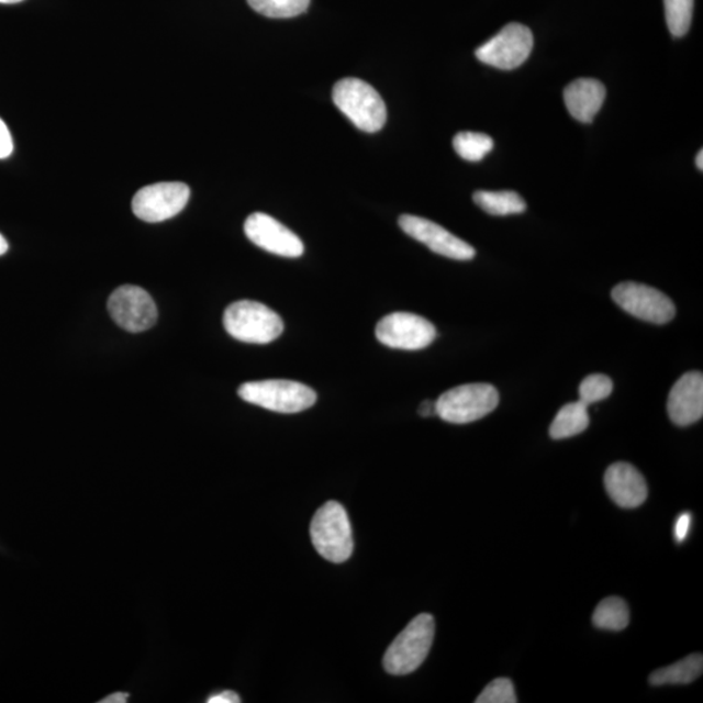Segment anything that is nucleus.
Here are the masks:
<instances>
[{
    "label": "nucleus",
    "instance_id": "nucleus-1",
    "mask_svg": "<svg viewBox=\"0 0 703 703\" xmlns=\"http://www.w3.org/2000/svg\"><path fill=\"white\" fill-rule=\"evenodd\" d=\"M333 100L342 114L356 129L375 133L381 131L387 121V109L378 91L356 77H347L335 83Z\"/></svg>",
    "mask_w": 703,
    "mask_h": 703
},
{
    "label": "nucleus",
    "instance_id": "nucleus-2",
    "mask_svg": "<svg viewBox=\"0 0 703 703\" xmlns=\"http://www.w3.org/2000/svg\"><path fill=\"white\" fill-rule=\"evenodd\" d=\"M223 325L236 341L252 344H269L284 330L283 321L272 309L250 300L231 304L224 312Z\"/></svg>",
    "mask_w": 703,
    "mask_h": 703
},
{
    "label": "nucleus",
    "instance_id": "nucleus-3",
    "mask_svg": "<svg viewBox=\"0 0 703 703\" xmlns=\"http://www.w3.org/2000/svg\"><path fill=\"white\" fill-rule=\"evenodd\" d=\"M434 635L435 622L431 614L414 617L387 649L383 658L384 670L395 677L416 671L432 649Z\"/></svg>",
    "mask_w": 703,
    "mask_h": 703
},
{
    "label": "nucleus",
    "instance_id": "nucleus-4",
    "mask_svg": "<svg viewBox=\"0 0 703 703\" xmlns=\"http://www.w3.org/2000/svg\"><path fill=\"white\" fill-rule=\"evenodd\" d=\"M237 393L246 403L286 414L306 411L316 402V393L311 387L284 379L246 382L238 387Z\"/></svg>",
    "mask_w": 703,
    "mask_h": 703
},
{
    "label": "nucleus",
    "instance_id": "nucleus-5",
    "mask_svg": "<svg viewBox=\"0 0 703 703\" xmlns=\"http://www.w3.org/2000/svg\"><path fill=\"white\" fill-rule=\"evenodd\" d=\"M311 537L316 553L328 561H346L354 551L348 513L341 503L330 501L316 511Z\"/></svg>",
    "mask_w": 703,
    "mask_h": 703
},
{
    "label": "nucleus",
    "instance_id": "nucleus-6",
    "mask_svg": "<svg viewBox=\"0 0 703 703\" xmlns=\"http://www.w3.org/2000/svg\"><path fill=\"white\" fill-rule=\"evenodd\" d=\"M499 404V392L489 383L457 386L435 402L437 416L449 424L464 425L488 416Z\"/></svg>",
    "mask_w": 703,
    "mask_h": 703
},
{
    "label": "nucleus",
    "instance_id": "nucleus-7",
    "mask_svg": "<svg viewBox=\"0 0 703 703\" xmlns=\"http://www.w3.org/2000/svg\"><path fill=\"white\" fill-rule=\"evenodd\" d=\"M534 45L529 27L511 23L476 51L477 59L498 69H515L526 62Z\"/></svg>",
    "mask_w": 703,
    "mask_h": 703
},
{
    "label": "nucleus",
    "instance_id": "nucleus-8",
    "mask_svg": "<svg viewBox=\"0 0 703 703\" xmlns=\"http://www.w3.org/2000/svg\"><path fill=\"white\" fill-rule=\"evenodd\" d=\"M189 197L191 189L185 182H157L140 189L133 197L132 210L141 221L165 222L185 210Z\"/></svg>",
    "mask_w": 703,
    "mask_h": 703
},
{
    "label": "nucleus",
    "instance_id": "nucleus-9",
    "mask_svg": "<svg viewBox=\"0 0 703 703\" xmlns=\"http://www.w3.org/2000/svg\"><path fill=\"white\" fill-rule=\"evenodd\" d=\"M111 319L125 332L137 334L156 325L158 309L144 288L136 286L119 287L108 302Z\"/></svg>",
    "mask_w": 703,
    "mask_h": 703
},
{
    "label": "nucleus",
    "instance_id": "nucleus-10",
    "mask_svg": "<svg viewBox=\"0 0 703 703\" xmlns=\"http://www.w3.org/2000/svg\"><path fill=\"white\" fill-rule=\"evenodd\" d=\"M376 336L386 347L419 350L437 337V328L424 316L412 313H392L378 322Z\"/></svg>",
    "mask_w": 703,
    "mask_h": 703
},
{
    "label": "nucleus",
    "instance_id": "nucleus-11",
    "mask_svg": "<svg viewBox=\"0 0 703 703\" xmlns=\"http://www.w3.org/2000/svg\"><path fill=\"white\" fill-rule=\"evenodd\" d=\"M613 300L623 311L656 325H665L677 314V308L665 293L633 281L616 286L613 290Z\"/></svg>",
    "mask_w": 703,
    "mask_h": 703
},
{
    "label": "nucleus",
    "instance_id": "nucleus-12",
    "mask_svg": "<svg viewBox=\"0 0 703 703\" xmlns=\"http://www.w3.org/2000/svg\"><path fill=\"white\" fill-rule=\"evenodd\" d=\"M399 226L414 241L425 244L427 248L440 256L457 259V261H469L476 256L472 245L425 217L405 214L399 217Z\"/></svg>",
    "mask_w": 703,
    "mask_h": 703
},
{
    "label": "nucleus",
    "instance_id": "nucleus-13",
    "mask_svg": "<svg viewBox=\"0 0 703 703\" xmlns=\"http://www.w3.org/2000/svg\"><path fill=\"white\" fill-rule=\"evenodd\" d=\"M244 232L249 241L272 255L298 258L304 255V244L284 224L264 213H255L245 221Z\"/></svg>",
    "mask_w": 703,
    "mask_h": 703
},
{
    "label": "nucleus",
    "instance_id": "nucleus-14",
    "mask_svg": "<svg viewBox=\"0 0 703 703\" xmlns=\"http://www.w3.org/2000/svg\"><path fill=\"white\" fill-rule=\"evenodd\" d=\"M668 416L674 425L689 426L702 419L703 376L700 371L685 372L673 384L667 402Z\"/></svg>",
    "mask_w": 703,
    "mask_h": 703
},
{
    "label": "nucleus",
    "instance_id": "nucleus-15",
    "mask_svg": "<svg viewBox=\"0 0 703 703\" xmlns=\"http://www.w3.org/2000/svg\"><path fill=\"white\" fill-rule=\"evenodd\" d=\"M604 487L622 509H637L648 498V484L638 470L628 462H616L604 475Z\"/></svg>",
    "mask_w": 703,
    "mask_h": 703
},
{
    "label": "nucleus",
    "instance_id": "nucleus-16",
    "mask_svg": "<svg viewBox=\"0 0 703 703\" xmlns=\"http://www.w3.org/2000/svg\"><path fill=\"white\" fill-rule=\"evenodd\" d=\"M606 100V88L595 79H578L565 90V103L576 121L592 123Z\"/></svg>",
    "mask_w": 703,
    "mask_h": 703
},
{
    "label": "nucleus",
    "instance_id": "nucleus-17",
    "mask_svg": "<svg viewBox=\"0 0 703 703\" xmlns=\"http://www.w3.org/2000/svg\"><path fill=\"white\" fill-rule=\"evenodd\" d=\"M703 671V658L701 654H692L680 662L659 668L650 674L649 683L652 687L691 684L698 680Z\"/></svg>",
    "mask_w": 703,
    "mask_h": 703
},
{
    "label": "nucleus",
    "instance_id": "nucleus-18",
    "mask_svg": "<svg viewBox=\"0 0 703 703\" xmlns=\"http://www.w3.org/2000/svg\"><path fill=\"white\" fill-rule=\"evenodd\" d=\"M588 405L582 402L569 403L561 408L550 426L553 439L572 438L589 426Z\"/></svg>",
    "mask_w": 703,
    "mask_h": 703
},
{
    "label": "nucleus",
    "instance_id": "nucleus-19",
    "mask_svg": "<svg viewBox=\"0 0 703 703\" xmlns=\"http://www.w3.org/2000/svg\"><path fill=\"white\" fill-rule=\"evenodd\" d=\"M473 201L478 208L487 211L490 215L522 214L526 210V202L523 197L512 191H478L473 194Z\"/></svg>",
    "mask_w": 703,
    "mask_h": 703
},
{
    "label": "nucleus",
    "instance_id": "nucleus-20",
    "mask_svg": "<svg viewBox=\"0 0 703 703\" xmlns=\"http://www.w3.org/2000/svg\"><path fill=\"white\" fill-rule=\"evenodd\" d=\"M593 623L596 628L606 631H623L629 624V609L627 603L618 596L603 600L594 611Z\"/></svg>",
    "mask_w": 703,
    "mask_h": 703
},
{
    "label": "nucleus",
    "instance_id": "nucleus-21",
    "mask_svg": "<svg viewBox=\"0 0 703 703\" xmlns=\"http://www.w3.org/2000/svg\"><path fill=\"white\" fill-rule=\"evenodd\" d=\"M494 147V140L484 133L460 132L454 138V149L462 159L480 161Z\"/></svg>",
    "mask_w": 703,
    "mask_h": 703
},
{
    "label": "nucleus",
    "instance_id": "nucleus-22",
    "mask_svg": "<svg viewBox=\"0 0 703 703\" xmlns=\"http://www.w3.org/2000/svg\"><path fill=\"white\" fill-rule=\"evenodd\" d=\"M248 3L266 18L290 19L304 13L311 0H248Z\"/></svg>",
    "mask_w": 703,
    "mask_h": 703
},
{
    "label": "nucleus",
    "instance_id": "nucleus-23",
    "mask_svg": "<svg viewBox=\"0 0 703 703\" xmlns=\"http://www.w3.org/2000/svg\"><path fill=\"white\" fill-rule=\"evenodd\" d=\"M694 0H665L666 21L673 37H683L691 30Z\"/></svg>",
    "mask_w": 703,
    "mask_h": 703
},
{
    "label": "nucleus",
    "instance_id": "nucleus-24",
    "mask_svg": "<svg viewBox=\"0 0 703 703\" xmlns=\"http://www.w3.org/2000/svg\"><path fill=\"white\" fill-rule=\"evenodd\" d=\"M614 383L607 376L592 375L583 379L580 384V402L585 405L595 404L607 399L613 392Z\"/></svg>",
    "mask_w": 703,
    "mask_h": 703
},
{
    "label": "nucleus",
    "instance_id": "nucleus-25",
    "mask_svg": "<svg viewBox=\"0 0 703 703\" xmlns=\"http://www.w3.org/2000/svg\"><path fill=\"white\" fill-rule=\"evenodd\" d=\"M517 698L512 681L505 678H499L483 689L478 695L476 703H516Z\"/></svg>",
    "mask_w": 703,
    "mask_h": 703
},
{
    "label": "nucleus",
    "instance_id": "nucleus-26",
    "mask_svg": "<svg viewBox=\"0 0 703 703\" xmlns=\"http://www.w3.org/2000/svg\"><path fill=\"white\" fill-rule=\"evenodd\" d=\"M13 152V140L9 126L0 119V159H5Z\"/></svg>",
    "mask_w": 703,
    "mask_h": 703
},
{
    "label": "nucleus",
    "instance_id": "nucleus-27",
    "mask_svg": "<svg viewBox=\"0 0 703 703\" xmlns=\"http://www.w3.org/2000/svg\"><path fill=\"white\" fill-rule=\"evenodd\" d=\"M692 515L689 512L681 513L674 524V537L678 543H684L688 537L689 529H691Z\"/></svg>",
    "mask_w": 703,
    "mask_h": 703
},
{
    "label": "nucleus",
    "instance_id": "nucleus-28",
    "mask_svg": "<svg viewBox=\"0 0 703 703\" xmlns=\"http://www.w3.org/2000/svg\"><path fill=\"white\" fill-rule=\"evenodd\" d=\"M238 694L232 691H224L214 695L208 700L209 703H238L241 702Z\"/></svg>",
    "mask_w": 703,
    "mask_h": 703
},
{
    "label": "nucleus",
    "instance_id": "nucleus-29",
    "mask_svg": "<svg viewBox=\"0 0 703 703\" xmlns=\"http://www.w3.org/2000/svg\"><path fill=\"white\" fill-rule=\"evenodd\" d=\"M129 700H130L129 693L118 692V693L108 695V698L103 699L101 703H125Z\"/></svg>",
    "mask_w": 703,
    "mask_h": 703
},
{
    "label": "nucleus",
    "instance_id": "nucleus-30",
    "mask_svg": "<svg viewBox=\"0 0 703 703\" xmlns=\"http://www.w3.org/2000/svg\"><path fill=\"white\" fill-rule=\"evenodd\" d=\"M419 412L422 417H432L434 414H437V411H435V403L433 402L422 403Z\"/></svg>",
    "mask_w": 703,
    "mask_h": 703
},
{
    "label": "nucleus",
    "instance_id": "nucleus-31",
    "mask_svg": "<svg viewBox=\"0 0 703 703\" xmlns=\"http://www.w3.org/2000/svg\"><path fill=\"white\" fill-rule=\"evenodd\" d=\"M7 250H9V243H7L4 236L0 234V256L5 255Z\"/></svg>",
    "mask_w": 703,
    "mask_h": 703
},
{
    "label": "nucleus",
    "instance_id": "nucleus-32",
    "mask_svg": "<svg viewBox=\"0 0 703 703\" xmlns=\"http://www.w3.org/2000/svg\"><path fill=\"white\" fill-rule=\"evenodd\" d=\"M703 153L702 150H700L698 158H695V165H698V167L700 168V170H703Z\"/></svg>",
    "mask_w": 703,
    "mask_h": 703
},
{
    "label": "nucleus",
    "instance_id": "nucleus-33",
    "mask_svg": "<svg viewBox=\"0 0 703 703\" xmlns=\"http://www.w3.org/2000/svg\"><path fill=\"white\" fill-rule=\"evenodd\" d=\"M20 2H24V0H0V3L2 4H16Z\"/></svg>",
    "mask_w": 703,
    "mask_h": 703
}]
</instances>
